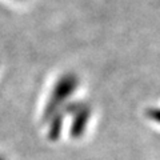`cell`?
I'll return each instance as SVG.
<instances>
[{"mask_svg":"<svg viewBox=\"0 0 160 160\" xmlns=\"http://www.w3.org/2000/svg\"><path fill=\"white\" fill-rule=\"evenodd\" d=\"M78 84L79 79L73 73H66L58 80L51 96H49V100L47 102L46 111L43 115L44 120H49L51 118H53V113L58 111V108L68 99L69 95L76 91Z\"/></svg>","mask_w":160,"mask_h":160,"instance_id":"obj_1","label":"cell"},{"mask_svg":"<svg viewBox=\"0 0 160 160\" xmlns=\"http://www.w3.org/2000/svg\"><path fill=\"white\" fill-rule=\"evenodd\" d=\"M68 112H73V124H72V129L71 132L73 136H80L84 129H86V126L89 120V115H91V111H89V107L88 106H84L82 103H78V104H71L68 108H67Z\"/></svg>","mask_w":160,"mask_h":160,"instance_id":"obj_2","label":"cell"},{"mask_svg":"<svg viewBox=\"0 0 160 160\" xmlns=\"http://www.w3.org/2000/svg\"><path fill=\"white\" fill-rule=\"evenodd\" d=\"M52 119V126H51V129H49V136L56 139L59 136V132H60V128H62V123H63V119L60 118V115H56L55 118H51Z\"/></svg>","mask_w":160,"mask_h":160,"instance_id":"obj_3","label":"cell"},{"mask_svg":"<svg viewBox=\"0 0 160 160\" xmlns=\"http://www.w3.org/2000/svg\"><path fill=\"white\" fill-rule=\"evenodd\" d=\"M148 116L155 122L160 123V108H152L148 111Z\"/></svg>","mask_w":160,"mask_h":160,"instance_id":"obj_4","label":"cell"},{"mask_svg":"<svg viewBox=\"0 0 160 160\" xmlns=\"http://www.w3.org/2000/svg\"><path fill=\"white\" fill-rule=\"evenodd\" d=\"M0 160H6V159H4V158H2V156H0Z\"/></svg>","mask_w":160,"mask_h":160,"instance_id":"obj_5","label":"cell"}]
</instances>
